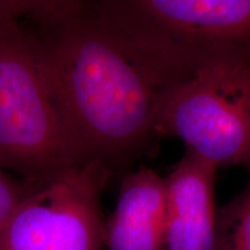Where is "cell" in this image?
Listing matches in <instances>:
<instances>
[{"label":"cell","instance_id":"cell-1","mask_svg":"<svg viewBox=\"0 0 250 250\" xmlns=\"http://www.w3.org/2000/svg\"><path fill=\"white\" fill-rule=\"evenodd\" d=\"M29 33L77 166L122 162L159 136L166 98L191 72L85 2H24Z\"/></svg>","mask_w":250,"mask_h":250},{"label":"cell","instance_id":"cell-2","mask_svg":"<svg viewBox=\"0 0 250 250\" xmlns=\"http://www.w3.org/2000/svg\"><path fill=\"white\" fill-rule=\"evenodd\" d=\"M77 167L14 2L0 1V168L42 182Z\"/></svg>","mask_w":250,"mask_h":250},{"label":"cell","instance_id":"cell-3","mask_svg":"<svg viewBox=\"0 0 250 250\" xmlns=\"http://www.w3.org/2000/svg\"><path fill=\"white\" fill-rule=\"evenodd\" d=\"M103 14L187 71L250 65V0L101 1Z\"/></svg>","mask_w":250,"mask_h":250},{"label":"cell","instance_id":"cell-4","mask_svg":"<svg viewBox=\"0 0 250 250\" xmlns=\"http://www.w3.org/2000/svg\"><path fill=\"white\" fill-rule=\"evenodd\" d=\"M158 134L177 137L217 167L250 169V65L225 62L193 72L166 98Z\"/></svg>","mask_w":250,"mask_h":250},{"label":"cell","instance_id":"cell-5","mask_svg":"<svg viewBox=\"0 0 250 250\" xmlns=\"http://www.w3.org/2000/svg\"><path fill=\"white\" fill-rule=\"evenodd\" d=\"M107 171L90 162L37 182L0 229V250H102Z\"/></svg>","mask_w":250,"mask_h":250},{"label":"cell","instance_id":"cell-6","mask_svg":"<svg viewBox=\"0 0 250 250\" xmlns=\"http://www.w3.org/2000/svg\"><path fill=\"white\" fill-rule=\"evenodd\" d=\"M218 167L189 149L166 179V248L215 250Z\"/></svg>","mask_w":250,"mask_h":250},{"label":"cell","instance_id":"cell-7","mask_svg":"<svg viewBox=\"0 0 250 250\" xmlns=\"http://www.w3.org/2000/svg\"><path fill=\"white\" fill-rule=\"evenodd\" d=\"M108 250L166 248V179L147 168L127 175L104 226Z\"/></svg>","mask_w":250,"mask_h":250},{"label":"cell","instance_id":"cell-8","mask_svg":"<svg viewBox=\"0 0 250 250\" xmlns=\"http://www.w3.org/2000/svg\"><path fill=\"white\" fill-rule=\"evenodd\" d=\"M215 250H250V182L217 214Z\"/></svg>","mask_w":250,"mask_h":250},{"label":"cell","instance_id":"cell-9","mask_svg":"<svg viewBox=\"0 0 250 250\" xmlns=\"http://www.w3.org/2000/svg\"><path fill=\"white\" fill-rule=\"evenodd\" d=\"M36 184L37 182L17 180L0 168V229Z\"/></svg>","mask_w":250,"mask_h":250}]
</instances>
